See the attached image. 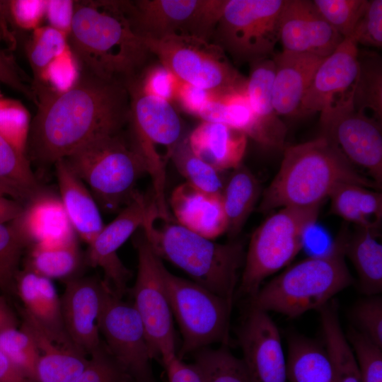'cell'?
<instances>
[{
	"mask_svg": "<svg viewBox=\"0 0 382 382\" xmlns=\"http://www.w3.org/2000/svg\"><path fill=\"white\" fill-rule=\"evenodd\" d=\"M286 371L289 382H337L325 346L299 335L288 339Z\"/></svg>",
	"mask_w": 382,
	"mask_h": 382,
	"instance_id": "obj_31",
	"label": "cell"
},
{
	"mask_svg": "<svg viewBox=\"0 0 382 382\" xmlns=\"http://www.w3.org/2000/svg\"><path fill=\"white\" fill-rule=\"evenodd\" d=\"M151 202L137 191L131 202L88 245V264L103 270L105 281L120 297L126 289L129 272L119 258L117 250L136 230L141 228Z\"/></svg>",
	"mask_w": 382,
	"mask_h": 382,
	"instance_id": "obj_17",
	"label": "cell"
},
{
	"mask_svg": "<svg viewBox=\"0 0 382 382\" xmlns=\"http://www.w3.org/2000/svg\"><path fill=\"white\" fill-rule=\"evenodd\" d=\"M343 39L323 18L313 1L284 0L279 28L283 50L325 58Z\"/></svg>",
	"mask_w": 382,
	"mask_h": 382,
	"instance_id": "obj_19",
	"label": "cell"
},
{
	"mask_svg": "<svg viewBox=\"0 0 382 382\" xmlns=\"http://www.w3.org/2000/svg\"><path fill=\"white\" fill-rule=\"evenodd\" d=\"M262 193L260 181L246 166L241 164L232 170L221 194L230 238L241 231Z\"/></svg>",
	"mask_w": 382,
	"mask_h": 382,
	"instance_id": "obj_30",
	"label": "cell"
},
{
	"mask_svg": "<svg viewBox=\"0 0 382 382\" xmlns=\"http://www.w3.org/2000/svg\"><path fill=\"white\" fill-rule=\"evenodd\" d=\"M23 208L18 200L0 195V224L12 222L20 215Z\"/></svg>",
	"mask_w": 382,
	"mask_h": 382,
	"instance_id": "obj_55",
	"label": "cell"
},
{
	"mask_svg": "<svg viewBox=\"0 0 382 382\" xmlns=\"http://www.w3.org/2000/svg\"><path fill=\"white\" fill-rule=\"evenodd\" d=\"M358 44L351 35L319 65L301 102L298 117L320 112L354 87L359 72Z\"/></svg>",
	"mask_w": 382,
	"mask_h": 382,
	"instance_id": "obj_20",
	"label": "cell"
},
{
	"mask_svg": "<svg viewBox=\"0 0 382 382\" xmlns=\"http://www.w3.org/2000/svg\"><path fill=\"white\" fill-rule=\"evenodd\" d=\"M154 254L185 272L192 282L233 303L245 251L240 241L219 243L158 214L151 200L141 228Z\"/></svg>",
	"mask_w": 382,
	"mask_h": 382,
	"instance_id": "obj_4",
	"label": "cell"
},
{
	"mask_svg": "<svg viewBox=\"0 0 382 382\" xmlns=\"http://www.w3.org/2000/svg\"><path fill=\"white\" fill-rule=\"evenodd\" d=\"M4 196V195H3Z\"/></svg>",
	"mask_w": 382,
	"mask_h": 382,
	"instance_id": "obj_60",
	"label": "cell"
},
{
	"mask_svg": "<svg viewBox=\"0 0 382 382\" xmlns=\"http://www.w3.org/2000/svg\"><path fill=\"white\" fill-rule=\"evenodd\" d=\"M74 1H46L45 16L49 21V25L68 37L74 15Z\"/></svg>",
	"mask_w": 382,
	"mask_h": 382,
	"instance_id": "obj_52",
	"label": "cell"
},
{
	"mask_svg": "<svg viewBox=\"0 0 382 382\" xmlns=\"http://www.w3.org/2000/svg\"><path fill=\"white\" fill-rule=\"evenodd\" d=\"M119 382H125V380H122V381H120Z\"/></svg>",
	"mask_w": 382,
	"mask_h": 382,
	"instance_id": "obj_59",
	"label": "cell"
},
{
	"mask_svg": "<svg viewBox=\"0 0 382 382\" xmlns=\"http://www.w3.org/2000/svg\"><path fill=\"white\" fill-rule=\"evenodd\" d=\"M323 59L285 50L274 55L272 103L279 116L299 115L301 102Z\"/></svg>",
	"mask_w": 382,
	"mask_h": 382,
	"instance_id": "obj_23",
	"label": "cell"
},
{
	"mask_svg": "<svg viewBox=\"0 0 382 382\" xmlns=\"http://www.w3.org/2000/svg\"><path fill=\"white\" fill-rule=\"evenodd\" d=\"M353 92L354 87L320 112V136L337 145L352 163L365 168L381 188V123L355 108Z\"/></svg>",
	"mask_w": 382,
	"mask_h": 382,
	"instance_id": "obj_13",
	"label": "cell"
},
{
	"mask_svg": "<svg viewBox=\"0 0 382 382\" xmlns=\"http://www.w3.org/2000/svg\"><path fill=\"white\" fill-rule=\"evenodd\" d=\"M137 78L147 93L168 102L175 99L179 81L161 63L145 68Z\"/></svg>",
	"mask_w": 382,
	"mask_h": 382,
	"instance_id": "obj_47",
	"label": "cell"
},
{
	"mask_svg": "<svg viewBox=\"0 0 382 382\" xmlns=\"http://www.w3.org/2000/svg\"><path fill=\"white\" fill-rule=\"evenodd\" d=\"M4 1H0V42L5 43L9 49H14L16 45V37L10 28Z\"/></svg>",
	"mask_w": 382,
	"mask_h": 382,
	"instance_id": "obj_56",
	"label": "cell"
},
{
	"mask_svg": "<svg viewBox=\"0 0 382 382\" xmlns=\"http://www.w3.org/2000/svg\"><path fill=\"white\" fill-rule=\"evenodd\" d=\"M17 321L12 310L4 299L0 296V332L11 328H16Z\"/></svg>",
	"mask_w": 382,
	"mask_h": 382,
	"instance_id": "obj_57",
	"label": "cell"
},
{
	"mask_svg": "<svg viewBox=\"0 0 382 382\" xmlns=\"http://www.w3.org/2000/svg\"><path fill=\"white\" fill-rule=\"evenodd\" d=\"M125 375L105 347L91 355L86 368L74 382H119Z\"/></svg>",
	"mask_w": 382,
	"mask_h": 382,
	"instance_id": "obj_48",
	"label": "cell"
},
{
	"mask_svg": "<svg viewBox=\"0 0 382 382\" xmlns=\"http://www.w3.org/2000/svg\"><path fill=\"white\" fill-rule=\"evenodd\" d=\"M30 81L13 58L8 55L0 45V82L37 105V98Z\"/></svg>",
	"mask_w": 382,
	"mask_h": 382,
	"instance_id": "obj_49",
	"label": "cell"
},
{
	"mask_svg": "<svg viewBox=\"0 0 382 382\" xmlns=\"http://www.w3.org/2000/svg\"><path fill=\"white\" fill-rule=\"evenodd\" d=\"M0 349L22 373L38 382L37 366L39 352L29 333L16 327L0 332Z\"/></svg>",
	"mask_w": 382,
	"mask_h": 382,
	"instance_id": "obj_40",
	"label": "cell"
},
{
	"mask_svg": "<svg viewBox=\"0 0 382 382\" xmlns=\"http://www.w3.org/2000/svg\"><path fill=\"white\" fill-rule=\"evenodd\" d=\"M379 233L357 227L349 231L345 243V256L353 264L358 275L361 291L367 296L382 291V245Z\"/></svg>",
	"mask_w": 382,
	"mask_h": 382,
	"instance_id": "obj_32",
	"label": "cell"
},
{
	"mask_svg": "<svg viewBox=\"0 0 382 382\" xmlns=\"http://www.w3.org/2000/svg\"><path fill=\"white\" fill-rule=\"evenodd\" d=\"M37 98L26 151L41 163L54 164L98 138L120 132L128 122L127 85L83 71L67 89Z\"/></svg>",
	"mask_w": 382,
	"mask_h": 382,
	"instance_id": "obj_1",
	"label": "cell"
},
{
	"mask_svg": "<svg viewBox=\"0 0 382 382\" xmlns=\"http://www.w3.org/2000/svg\"><path fill=\"white\" fill-rule=\"evenodd\" d=\"M213 96L206 90L179 81L175 100L185 112L197 117Z\"/></svg>",
	"mask_w": 382,
	"mask_h": 382,
	"instance_id": "obj_51",
	"label": "cell"
},
{
	"mask_svg": "<svg viewBox=\"0 0 382 382\" xmlns=\"http://www.w3.org/2000/svg\"><path fill=\"white\" fill-rule=\"evenodd\" d=\"M67 38L79 70L126 85L142 73L151 54L122 1H74Z\"/></svg>",
	"mask_w": 382,
	"mask_h": 382,
	"instance_id": "obj_2",
	"label": "cell"
},
{
	"mask_svg": "<svg viewBox=\"0 0 382 382\" xmlns=\"http://www.w3.org/2000/svg\"><path fill=\"white\" fill-rule=\"evenodd\" d=\"M359 72L354 86L353 103L362 112H371L373 118L382 122L381 58L373 52L359 51Z\"/></svg>",
	"mask_w": 382,
	"mask_h": 382,
	"instance_id": "obj_36",
	"label": "cell"
},
{
	"mask_svg": "<svg viewBox=\"0 0 382 382\" xmlns=\"http://www.w3.org/2000/svg\"><path fill=\"white\" fill-rule=\"evenodd\" d=\"M127 87L129 95V140L151 178L157 212L168 217L166 167L174 149L185 137L183 124L170 102L145 92L138 78L129 81Z\"/></svg>",
	"mask_w": 382,
	"mask_h": 382,
	"instance_id": "obj_7",
	"label": "cell"
},
{
	"mask_svg": "<svg viewBox=\"0 0 382 382\" xmlns=\"http://www.w3.org/2000/svg\"><path fill=\"white\" fill-rule=\"evenodd\" d=\"M348 232L343 226L326 253L289 266L260 288L250 299V308L295 318L328 303L354 282L345 259Z\"/></svg>",
	"mask_w": 382,
	"mask_h": 382,
	"instance_id": "obj_5",
	"label": "cell"
},
{
	"mask_svg": "<svg viewBox=\"0 0 382 382\" xmlns=\"http://www.w3.org/2000/svg\"><path fill=\"white\" fill-rule=\"evenodd\" d=\"M0 195L11 196L18 200L30 199L23 192L1 180H0Z\"/></svg>",
	"mask_w": 382,
	"mask_h": 382,
	"instance_id": "obj_58",
	"label": "cell"
},
{
	"mask_svg": "<svg viewBox=\"0 0 382 382\" xmlns=\"http://www.w3.org/2000/svg\"><path fill=\"white\" fill-rule=\"evenodd\" d=\"M0 180L23 192L29 198L40 191L28 157L0 134Z\"/></svg>",
	"mask_w": 382,
	"mask_h": 382,
	"instance_id": "obj_39",
	"label": "cell"
},
{
	"mask_svg": "<svg viewBox=\"0 0 382 382\" xmlns=\"http://www.w3.org/2000/svg\"><path fill=\"white\" fill-rule=\"evenodd\" d=\"M193 364L203 382H251L242 359L226 347H205L192 353Z\"/></svg>",
	"mask_w": 382,
	"mask_h": 382,
	"instance_id": "obj_37",
	"label": "cell"
},
{
	"mask_svg": "<svg viewBox=\"0 0 382 382\" xmlns=\"http://www.w3.org/2000/svg\"><path fill=\"white\" fill-rule=\"evenodd\" d=\"M345 183L381 189L361 175L337 145L319 136L284 148L279 169L262 192L257 211L264 214L277 208L320 206Z\"/></svg>",
	"mask_w": 382,
	"mask_h": 382,
	"instance_id": "obj_3",
	"label": "cell"
},
{
	"mask_svg": "<svg viewBox=\"0 0 382 382\" xmlns=\"http://www.w3.org/2000/svg\"><path fill=\"white\" fill-rule=\"evenodd\" d=\"M170 159L178 172L187 180L186 183L208 193L221 194L224 183L220 172L193 153L187 135L177 145Z\"/></svg>",
	"mask_w": 382,
	"mask_h": 382,
	"instance_id": "obj_38",
	"label": "cell"
},
{
	"mask_svg": "<svg viewBox=\"0 0 382 382\" xmlns=\"http://www.w3.org/2000/svg\"><path fill=\"white\" fill-rule=\"evenodd\" d=\"M318 311L325 347L337 382H363L352 349L341 327L336 303L330 301Z\"/></svg>",
	"mask_w": 382,
	"mask_h": 382,
	"instance_id": "obj_33",
	"label": "cell"
},
{
	"mask_svg": "<svg viewBox=\"0 0 382 382\" xmlns=\"http://www.w3.org/2000/svg\"><path fill=\"white\" fill-rule=\"evenodd\" d=\"M151 54L182 83L221 95L243 88L246 79L215 43L192 35L144 40Z\"/></svg>",
	"mask_w": 382,
	"mask_h": 382,
	"instance_id": "obj_9",
	"label": "cell"
},
{
	"mask_svg": "<svg viewBox=\"0 0 382 382\" xmlns=\"http://www.w3.org/2000/svg\"><path fill=\"white\" fill-rule=\"evenodd\" d=\"M313 2L326 22L343 38L352 35L369 4L367 0H314Z\"/></svg>",
	"mask_w": 382,
	"mask_h": 382,
	"instance_id": "obj_41",
	"label": "cell"
},
{
	"mask_svg": "<svg viewBox=\"0 0 382 382\" xmlns=\"http://www.w3.org/2000/svg\"><path fill=\"white\" fill-rule=\"evenodd\" d=\"M11 24L23 29H35L45 13L46 1H4Z\"/></svg>",
	"mask_w": 382,
	"mask_h": 382,
	"instance_id": "obj_50",
	"label": "cell"
},
{
	"mask_svg": "<svg viewBox=\"0 0 382 382\" xmlns=\"http://www.w3.org/2000/svg\"><path fill=\"white\" fill-rule=\"evenodd\" d=\"M346 337L363 382H382V347L355 328Z\"/></svg>",
	"mask_w": 382,
	"mask_h": 382,
	"instance_id": "obj_42",
	"label": "cell"
},
{
	"mask_svg": "<svg viewBox=\"0 0 382 382\" xmlns=\"http://www.w3.org/2000/svg\"><path fill=\"white\" fill-rule=\"evenodd\" d=\"M137 242L138 266L133 287V306L142 322L152 359L162 361L177 354L173 313L163 272V263L143 233Z\"/></svg>",
	"mask_w": 382,
	"mask_h": 382,
	"instance_id": "obj_14",
	"label": "cell"
},
{
	"mask_svg": "<svg viewBox=\"0 0 382 382\" xmlns=\"http://www.w3.org/2000/svg\"><path fill=\"white\" fill-rule=\"evenodd\" d=\"M170 206L180 225L204 238L214 240L226 233L221 194L208 193L185 183L172 192Z\"/></svg>",
	"mask_w": 382,
	"mask_h": 382,
	"instance_id": "obj_24",
	"label": "cell"
},
{
	"mask_svg": "<svg viewBox=\"0 0 382 382\" xmlns=\"http://www.w3.org/2000/svg\"><path fill=\"white\" fill-rule=\"evenodd\" d=\"M64 160L99 208L109 214L120 212L131 202L138 180L147 173L143 159L121 132L98 138Z\"/></svg>",
	"mask_w": 382,
	"mask_h": 382,
	"instance_id": "obj_6",
	"label": "cell"
},
{
	"mask_svg": "<svg viewBox=\"0 0 382 382\" xmlns=\"http://www.w3.org/2000/svg\"><path fill=\"white\" fill-rule=\"evenodd\" d=\"M30 124L28 112L19 103L0 98V134L25 156Z\"/></svg>",
	"mask_w": 382,
	"mask_h": 382,
	"instance_id": "obj_43",
	"label": "cell"
},
{
	"mask_svg": "<svg viewBox=\"0 0 382 382\" xmlns=\"http://www.w3.org/2000/svg\"><path fill=\"white\" fill-rule=\"evenodd\" d=\"M197 117L202 121L225 124L268 149L266 137L250 107L245 87L225 94L214 95Z\"/></svg>",
	"mask_w": 382,
	"mask_h": 382,
	"instance_id": "obj_29",
	"label": "cell"
},
{
	"mask_svg": "<svg viewBox=\"0 0 382 382\" xmlns=\"http://www.w3.org/2000/svg\"><path fill=\"white\" fill-rule=\"evenodd\" d=\"M250 65L245 86L249 103L266 137L268 149H284L287 128L272 103L273 59L265 58Z\"/></svg>",
	"mask_w": 382,
	"mask_h": 382,
	"instance_id": "obj_27",
	"label": "cell"
},
{
	"mask_svg": "<svg viewBox=\"0 0 382 382\" xmlns=\"http://www.w3.org/2000/svg\"><path fill=\"white\" fill-rule=\"evenodd\" d=\"M361 185L345 183L330 195V213L357 227L379 233L382 220V195Z\"/></svg>",
	"mask_w": 382,
	"mask_h": 382,
	"instance_id": "obj_28",
	"label": "cell"
},
{
	"mask_svg": "<svg viewBox=\"0 0 382 382\" xmlns=\"http://www.w3.org/2000/svg\"><path fill=\"white\" fill-rule=\"evenodd\" d=\"M25 244L13 224H0V288L8 290L16 277L17 266Z\"/></svg>",
	"mask_w": 382,
	"mask_h": 382,
	"instance_id": "obj_44",
	"label": "cell"
},
{
	"mask_svg": "<svg viewBox=\"0 0 382 382\" xmlns=\"http://www.w3.org/2000/svg\"><path fill=\"white\" fill-rule=\"evenodd\" d=\"M352 316L357 329L382 347V298L368 296L354 306Z\"/></svg>",
	"mask_w": 382,
	"mask_h": 382,
	"instance_id": "obj_45",
	"label": "cell"
},
{
	"mask_svg": "<svg viewBox=\"0 0 382 382\" xmlns=\"http://www.w3.org/2000/svg\"><path fill=\"white\" fill-rule=\"evenodd\" d=\"M238 340L251 382H289L280 334L267 312L250 308Z\"/></svg>",
	"mask_w": 382,
	"mask_h": 382,
	"instance_id": "obj_16",
	"label": "cell"
},
{
	"mask_svg": "<svg viewBox=\"0 0 382 382\" xmlns=\"http://www.w3.org/2000/svg\"><path fill=\"white\" fill-rule=\"evenodd\" d=\"M21 328L33 337L39 352L38 382H74L83 372L89 359L65 332L54 331L25 310Z\"/></svg>",
	"mask_w": 382,
	"mask_h": 382,
	"instance_id": "obj_21",
	"label": "cell"
},
{
	"mask_svg": "<svg viewBox=\"0 0 382 382\" xmlns=\"http://www.w3.org/2000/svg\"><path fill=\"white\" fill-rule=\"evenodd\" d=\"M226 0L122 1L134 31L144 40L187 35L211 41Z\"/></svg>",
	"mask_w": 382,
	"mask_h": 382,
	"instance_id": "obj_12",
	"label": "cell"
},
{
	"mask_svg": "<svg viewBox=\"0 0 382 382\" xmlns=\"http://www.w3.org/2000/svg\"><path fill=\"white\" fill-rule=\"evenodd\" d=\"M0 382H35L22 373L0 349Z\"/></svg>",
	"mask_w": 382,
	"mask_h": 382,
	"instance_id": "obj_54",
	"label": "cell"
},
{
	"mask_svg": "<svg viewBox=\"0 0 382 382\" xmlns=\"http://www.w3.org/2000/svg\"><path fill=\"white\" fill-rule=\"evenodd\" d=\"M352 36L358 45L381 48L382 1H369L368 6Z\"/></svg>",
	"mask_w": 382,
	"mask_h": 382,
	"instance_id": "obj_46",
	"label": "cell"
},
{
	"mask_svg": "<svg viewBox=\"0 0 382 382\" xmlns=\"http://www.w3.org/2000/svg\"><path fill=\"white\" fill-rule=\"evenodd\" d=\"M166 370L168 382H203L194 364H186L177 354L162 359Z\"/></svg>",
	"mask_w": 382,
	"mask_h": 382,
	"instance_id": "obj_53",
	"label": "cell"
},
{
	"mask_svg": "<svg viewBox=\"0 0 382 382\" xmlns=\"http://www.w3.org/2000/svg\"><path fill=\"white\" fill-rule=\"evenodd\" d=\"M98 325L108 352L123 371L136 382H155L141 318L133 304L122 301L105 281Z\"/></svg>",
	"mask_w": 382,
	"mask_h": 382,
	"instance_id": "obj_15",
	"label": "cell"
},
{
	"mask_svg": "<svg viewBox=\"0 0 382 382\" xmlns=\"http://www.w3.org/2000/svg\"><path fill=\"white\" fill-rule=\"evenodd\" d=\"M193 153L219 172L242 164L248 137L225 124L202 121L188 135Z\"/></svg>",
	"mask_w": 382,
	"mask_h": 382,
	"instance_id": "obj_25",
	"label": "cell"
},
{
	"mask_svg": "<svg viewBox=\"0 0 382 382\" xmlns=\"http://www.w3.org/2000/svg\"><path fill=\"white\" fill-rule=\"evenodd\" d=\"M284 0H226L211 42L236 61H259L272 53L279 41Z\"/></svg>",
	"mask_w": 382,
	"mask_h": 382,
	"instance_id": "obj_11",
	"label": "cell"
},
{
	"mask_svg": "<svg viewBox=\"0 0 382 382\" xmlns=\"http://www.w3.org/2000/svg\"><path fill=\"white\" fill-rule=\"evenodd\" d=\"M12 224L26 246L59 243L76 237L59 196L37 192Z\"/></svg>",
	"mask_w": 382,
	"mask_h": 382,
	"instance_id": "obj_22",
	"label": "cell"
},
{
	"mask_svg": "<svg viewBox=\"0 0 382 382\" xmlns=\"http://www.w3.org/2000/svg\"><path fill=\"white\" fill-rule=\"evenodd\" d=\"M104 287L105 281L95 278H71L60 299L64 330L85 354L92 355L103 348L98 321Z\"/></svg>",
	"mask_w": 382,
	"mask_h": 382,
	"instance_id": "obj_18",
	"label": "cell"
},
{
	"mask_svg": "<svg viewBox=\"0 0 382 382\" xmlns=\"http://www.w3.org/2000/svg\"><path fill=\"white\" fill-rule=\"evenodd\" d=\"M26 268L48 279H70L79 267L81 254L76 237L30 247Z\"/></svg>",
	"mask_w": 382,
	"mask_h": 382,
	"instance_id": "obj_34",
	"label": "cell"
},
{
	"mask_svg": "<svg viewBox=\"0 0 382 382\" xmlns=\"http://www.w3.org/2000/svg\"><path fill=\"white\" fill-rule=\"evenodd\" d=\"M59 198L75 232L89 245L104 227L100 208L86 185L64 159L54 163Z\"/></svg>",
	"mask_w": 382,
	"mask_h": 382,
	"instance_id": "obj_26",
	"label": "cell"
},
{
	"mask_svg": "<svg viewBox=\"0 0 382 382\" xmlns=\"http://www.w3.org/2000/svg\"><path fill=\"white\" fill-rule=\"evenodd\" d=\"M68 49L67 36L59 30L50 25L34 29L25 50L33 74L35 93L42 86L50 65Z\"/></svg>",
	"mask_w": 382,
	"mask_h": 382,
	"instance_id": "obj_35",
	"label": "cell"
},
{
	"mask_svg": "<svg viewBox=\"0 0 382 382\" xmlns=\"http://www.w3.org/2000/svg\"><path fill=\"white\" fill-rule=\"evenodd\" d=\"M320 207L281 208L255 229L245 252L238 286L241 296L253 297L267 277L293 260L303 247L307 228L316 221Z\"/></svg>",
	"mask_w": 382,
	"mask_h": 382,
	"instance_id": "obj_8",
	"label": "cell"
},
{
	"mask_svg": "<svg viewBox=\"0 0 382 382\" xmlns=\"http://www.w3.org/2000/svg\"><path fill=\"white\" fill-rule=\"evenodd\" d=\"M162 272L173 316L183 337L178 357L214 343L226 345L233 303L170 273L164 265Z\"/></svg>",
	"mask_w": 382,
	"mask_h": 382,
	"instance_id": "obj_10",
	"label": "cell"
}]
</instances>
